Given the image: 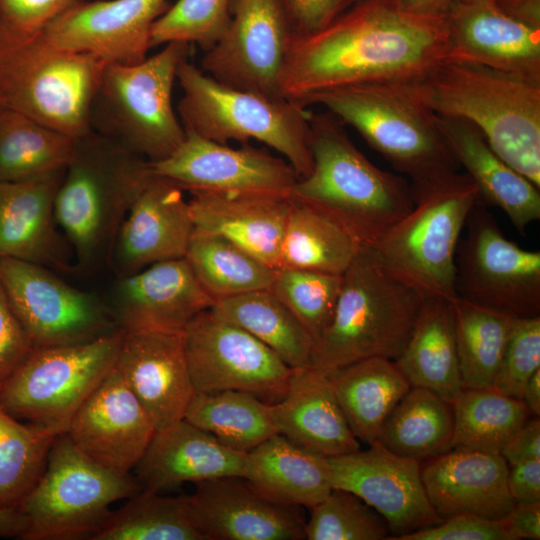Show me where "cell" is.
<instances>
[{
	"label": "cell",
	"mask_w": 540,
	"mask_h": 540,
	"mask_svg": "<svg viewBox=\"0 0 540 540\" xmlns=\"http://www.w3.org/2000/svg\"><path fill=\"white\" fill-rule=\"evenodd\" d=\"M210 308L260 340L292 369L311 366V337L270 289L220 299Z\"/></svg>",
	"instance_id": "cell-36"
},
{
	"label": "cell",
	"mask_w": 540,
	"mask_h": 540,
	"mask_svg": "<svg viewBox=\"0 0 540 540\" xmlns=\"http://www.w3.org/2000/svg\"><path fill=\"white\" fill-rule=\"evenodd\" d=\"M291 198L279 268L342 275L362 245L340 223L320 209Z\"/></svg>",
	"instance_id": "cell-35"
},
{
	"label": "cell",
	"mask_w": 540,
	"mask_h": 540,
	"mask_svg": "<svg viewBox=\"0 0 540 540\" xmlns=\"http://www.w3.org/2000/svg\"><path fill=\"white\" fill-rule=\"evenodd\" d=\"M390 540H509L502 520L458 514Z\"/></svg>",
	"instance_id": "cell-49"
},
{
	"label": "cell",
	"mask_w": 540,
	"mask_h": 540,
	"mask_svg": "<svg viewBox=\"0 0 540 540\" xmlns=\"http://www.w3.org/2000/svg\"><path fill=\"white\" fill-rule=\"evenodd\" d=\"M306 520L307 540H387L386 520L357 495L333 488L310 508Z\"/></svg>",
	"instance_id": "cell-46"
},
{
	"label": "cell",
	"mask_w": 540,
	"mask_h": 540,
	"mask_svg": "<svg viewBox=\"0 0 540 540\" xmlns=\"http://www.w3.org/2000/svg\"><path fill=\"white\" fill-rule=\"evenodd\" d=\"M195 229L224 237L278 269L292 205L290 193L190 192Z\"/></svg>",
	"instance_id": "cell-28"
},
{
	"label": "cell",
	"mask_w": 540,
	"mask_h": 540,
	"mask_svg": "<svg viewBox=\"0 0 540 540\" xmlns=\"http://www.w3.org/2000/svg\"><path fill=\"white\" fill-rule=\"evenodd\" d=\"M272 411L278 434L305 450L331 458L360 449L328 376L312 366L293 369Z\"/></svg>",
	"instance_id": "cell-30"
},
{
	"label": "cell",
	"mask_w": 540,
	"mask_h": 540,
	"mask_svg": "<svg viewBox=\"0 0 540 540\" xmlns=\"http://www.w3.org/2000/svg\"><path fill=\"white\" fill-rule=\"evenodd\" d=\"M411 188L413 208L372 247L385 269L420 296L453 301L456 252L478 190L458 171Z\"/></svg>",
	"instance_id": "cell-7"
},
{
	"label": "cell",
	"mask_w": 540,
	"mask_h": 540,
	"mask_svg": "<svg viewBox=\"0 0 540 540\" xmlns=\"http://www.w3.org/2000/svg\"><path fill=\"white\" fill-rule=\"evenodd\" d=\"M185 258L214 302L270 289L277 272L224 237L198 229H194Z\"/></svg>",
	"instance_id": "cell-39"
},
{
	"label": "cell",
	"mask_w": 540,
	"mask_h": 540,
	"mask_svg": "<svg viewBox=\"0 0 540 540\" xmlns=\"http://www.w3.org/2000/svg\"><path fill=\"white\" fill-rule=\"evenodd\" d=\"M27 527V518L18 508H0V537L22 539Z\"/></svg>",
	"instance_id": "cell-58"
},
{
	"label": "cell",
	"mask_w": 540,
	"mask_h": 540,
	"mask_svg": "<svg viewBox=\"0 0 540 540\" xmlns=\"http://www.w3.org/2000/svg\"><path fill=\"white\" fill-rule=\"evenodd\" d=\"M446 60L480 64L540 83V29L490 0H456L446 15Z\"/></svg>",
	"instance_id": "cell-24"
},
{
	"label": "cell",
	"mask_w": 540,
	"mask_h": 540,
	"mask_svg": "<svg viewBox=\"0 0 540 540\" xmlns=\"http://www.w3.org/2000/svg\"><path fill=\"white\" fill-rule=\"evenodd\" d=\"M540 369V316L514 318L493 389L522 399L530 377Z\"/></svg>",
	"instance_id": "cell-48"
},
{
	"label": "cell",
	"mask_w": 540,
	"mask_h": 540,
	"mask_svg": "<svg viewBox=\"0 0 540 540\" xmlns=\"http://www.w3.org/2000/svg\"><path fill=\"white\" fill-rule=\"evenodd\" d=\"M360 0H283L295 35L320 30Z\"/></svg>",
	"instance_id": "cell-52"
},
{
	"label": "cell",
	"mask_w": 540,
	"mask_h": 540,
	"mask_svg": "<svg viewBox=\"0 0 540 540\" xmlns=\"http://www.w3.org/2000/svg\"><path fill=\"white\" fill-rule=\"evenodd\" d=\"M115 367L139 400L155 430L184 419L195 393L182 333L125 331Z\"/></svg>",
	"instance_id": "cell-25"
},
{
	"label": "cell",
	"mask_w": 540,
	"mask_h": 540,
	"mask_svg": "<svg viewBox=\"0 0 540 540\" xmlns=\"http://www.w3.org/2000/svg\"><path fill=\"white\" fill-rule=\"evenodd\" d=\"M437 116L465 120L540 187V83L480 64L444 60L399 82Z\"/></svg>",
	"instance_id": "cell-2"
},
{
	"label": "cell",
	"mask_w": 540,
	"mask_h": 540,
	"mask_svg": "<svg viewBox=\"0 0 540 540\" xmlns=\"http://www.w3.org/2000/svg\"><path fill=\"white\" fill-rule=\"evenodd\" d=\"M243 477L272 499L309 509L333 489L328 458L280 434L247 453Z\"/></svg>",
	"instance_id": "cell-33"
},
{
	"label": "cell",
	"mask_w": 540,
	"mask_h": 540,
	"mask_svg": "<svg viewBox=\"0 0 540 540\" xmlns=\"http://www.w3.org/2000/svg\"><path fill=\"white\" fill-rule=\"evenodd\" d=\"M501 520L509 540L540 539V502H515Z\"/></svg>",
	"instance_id": "cell-55"
},
{
	"label": "cell",
	"mask_w": 540,
	"mask_h": 540,
	"mask_svg": "<svg viewBox=\"0 0 540 540\" xmlns=\"http://www.w3.org/2000/svg\"><path fill=\"white\" fill-rule=\"evenodd\" d=\"M194 229L184 190L150 171L118 230L110 262L120 277L184 258Z\"/></svg>",
	"instance_id": "cell-20"
},
{
	"label": "cell",
	"mask_w": 540,
	"mask_h": 540,
	"mask_svg": "<svg viewBox=\"0 0 540 540\" xmlns=\"http://www.w3.org/2000/svg\"><path fill=\"white\" fill-rule=\"evenodd\" d=\"M168 0L82 1L43 31L53 46L94 56L106 64L143 61L151 48V30Z\"/></svg>",
	"instance_id": "cell-19"
},
{
	"label": "cell",
	"mask_w": 540,
	"mask_h": 540,
	"mask_svg": "<svg viewBox=\"0 0 540 540\" xmlns=\"http://www.w3.org/2000/svg\"><path fill=\"white\" fill-rule=\"evenodd\" d=\"M508 472L500 453L470 449H449L421 464L427 498L442 519L458 514L503 518L514 504Z\"/></svg>",
	"instance_id": "cell-27"
},
{
	"label": "cell",
	"mask_w": 540,
	"mask_h": 540,
	"mask_svg": "<svg viewBox=\"0 0 540 540\" xmlns=\"http://www.w3.org/2000/svg\"><path fill=\"white\" fill-rule=\"evenodd\" d=\"M463 388H492L514 317L462 298L451 301Z\"/></svg>",
	"instance_id": "cell-41"
},
{
	"label": "cell",
	"mask_w": 540,
	"mask_h": 540,
	"mask_svg": "<svg viewBox=\"0 0 540 540\" xmlns=\"http://www.w3.org/2000/svg\"><path fill=\"white\" fill-rule=\"evenodd\" d=\"M321 105L365 141L399 172L420 185L457 172L437 115L399 82H373L333 88L307 102Z\"/></svg>",
	"instance_id": "cell-9"
},
{
	"label": "cell",
	"mask_w": 540,
	"mask_h": 540,
	"mask_svg": "<svg viewBox=\"0 0 540 540\" xmlns=\"http://www.w3.org/2000/svg\"><path fill=\"white\" fill-rule=\"evenodd\" d=\"M82 1L85 0H0V18L17 32L35 34Z\"/></svg>",
	"instance_id": "cell-50"
},
{
	"label": "cell",
	"mask_w": 540,
	"mask_h": 540,
	"mask_svg": "<svg viewBox=\"0 0 540 540\" xmlns=\"http://www.w3.org/2000/svg\"><path fill=\"white\" fill-rule=\"evenodd\" d=\"M452 403L411 387L386 418L377 442L400 456L427 460L451 449Z\"/></svg>",
	"instance_id": "cell-37"
},
{
	"label": "cell",
	"mask_w": 540,
	"mask_h": 540,
	"mask_svg": "<svg viewBox=\"0 0 540 540\" xmlns=\"http://www.w3.org/2000/svg\"><path fill=\"white\" fill-rule=\"evenodd\" d=\"M451 449L498 452L532 415L522 399L493 388H463L452 402Z\"/></svg>",
	"instance_id": "cell-42"
},
{
	"label": "cell",
	"mask_w": 540,
	"mask_h": 540,
	"mask_svg": "<svg viewBox=\"0 0 540 540\" xmlns=\"http://www.w3.org/2000/svg\"><path fill=\"white\" fill-rule=\"evenodd\" d=\"M149 172L146 159L105 135L91 131L74 140L54 210L78 267L91 270L110 261L118 230Z\"/></svg>",
	"instance_id": "cell-4"
},
{
	"label": "cell",
	"mask_w": 540,
	"mask_h": 540,
	"mask_svg": "<svg viewBox=\"0 0 540 540\" xmlns=\"http://www.w3.org/2000/svg\"><path fill=\"white\" fill-rule=\"evenodd\" d=\"M522 400L533 416L540 415V369L528 380L523 391Z\"/></svg>",
	"instance_id": "cell-59"
},
{
	"label": "cell",
	"mask_w": 540,
	"mask_h": 540,
	"mask_svg": "<svg viewBox=\"0 0 540 540\" xmlns=\"http://www.w3.org/2000/svg\"><path fill=\"white\" fill-rule=\"evenodd\" d=\"M394 362L411 387L454 401L463 386L451 301L423 299L405 348Z\"/></svg>",
	"instance_id": "cell-32"
},
{
	"label": "cell",
	"mask_w": 540,
	"mask_h": 540,
	"mask_svg": "<svg viewBox=\"0 0 540 540\" xmlns=\"http://www.w3.org/2000/svg\"><path fill=\"white\" fill-rule=\"evenodd\" d=\"M493 2L513 19L540 29V0H497Z\"/></svg>",
	"instance_id": "cell-56"
},
{
	"label": "cell",
	"mask_w": 540,
	"mask_h": 540,
	"mask_svg": "<svg viewBox=\"0 0 540 540\" xmlns=\"http://www.w3.org/2000/svg\"><path fill=\"white\" fill-rule=\"evenodd\" d=\"M508 489L514 503L540 502V459L512 465L508 472Z\"/></svg>",
	"instance_id": "cell-54"
},
{
	"label": "cell",
	"mask_w": 540,
	"mask_h": 540,
	"mask_svg": "<svg viewBox=\"0 0 540 540\" xmlns=\"http://www.w3.org/2000/svg\"><path fill=\"white\" fill-rule=\"evenodd\" d=\"M195 392L239 390L276 403L288 388L293 369L274 351L211 308L182 332Z\"/></svg>",
	"instance_id": "cell-15"
},
{
	"label": "cell",
	"mask_w": 540,
	"mask_h": 540,
	"mask_svg": "<svg viewBox=\"0 0 540 540\" xmlns=\"http://www.w3.org/2000/svg\"><path fill=\"white\" fill-rule=\"evenodd\" d=\"M176 79L182 89L177 114L185 130L227 144L255 140L278 152L299 179L312 169L306 108L284 98L225 85L183 60Z\"/></svg>",
	"instance_id": "cell-8"
},
{
	"label": "cell",
	"mask_w": 540,
	"mask_h": 540,
	"mask_svg": "<svg viewBox=\"0 0 540 540\" xmlns=\"http://www.w3.org/2000/svg\"><path fill=\"white\" fill-rule=\"evenodd\" d=\"M490 1H497V0H490Z\"/></svg>",
	"instance_id": "cell-60"
},
{
	"label": "cell",
	"mask_w": 540,
	"mask_h": 540,
	"mask_svg": "<svg viewBox=\"0 0 540 540\" xmlns=\"http://www.w3.org/2000/svg\"><path fill=\"white\" fill-rule=\"evenodd\" d=\"M106 63L25 34L0 18V108L72 139L92 131L91 109Z\"/></svg>",
	"instance_id": "cell-6"
},
{
	"label": "cell",
	"mask_w": 540,
	"mask_h": 540,
	"mask_svg": "<svg viewBox=\"0 0 540 540\" xmlns=\"http://www.w3.org/2000/svg\"><path fill=\"white\" fill-rule=\"evenodd\" d=\"M91 540H204L189 495L139 491L112 512Z\"/></svg>",
	"instance_id": "cell-43"
},
{
	"label": "cell",
	"mask_w": 540,
	"mask_h": 540,
	"mask_svg": "<svg viewBox=\"0 0 540 540\" xmlns=\"http://www.w3.org/2000/svg\"><path fill=\"white\" fill-rule=\"evenodd\" d=\"M328 463L333 488L360 497L386 520L396 536L443 520L427 498L422 462L417 459L400 456L375 441L367 450L331 457Z\"/></svg>",
	"instance_id": "cell-18"
},
{
	"label": "cell",
	"mask_w": 540,
	"mask_h": 540,
	"mask_svg": "<svg viewBox=\"0 0 540 540\" xmlns=\"http://www.w3.org/2000/svg\"><path fill=\"white\" fill-rule=\"evenodd\" d=\"M155 432L115 366L79 407L66 431L86 456L120 474L132 473Z\"/></svg>",
	"instance_id": "cell-22"
},
{
	"label": "cell",
	"mask_w": 540,
	"mask_h": 540,
	"mask_svg": "<svg viewBox=\"0 0 540 540\" xmlns=\"http://www.w3.org/2000/svg\"><path fill=\"white\" fill-rule=\"evenodd\" d=\"M190 47L172 42L139 63L106 64L91 109L101 120L99 133L149 162L174 152L186 131L173 106V87Z\"/></svg>",
	"instance_id": "cell-10"
},
{
	"label": "cell",
	"mask_w": 540,
	"mask_h": 540,
	"mask_svg": "<svg viewBox=\"0 0 540 540\" xmlns=\"http://www.w3.org/2000/svg\"><path fill=\"white\" fill-rule=\"evenodd\" d=\"M246 458L182 419L155 432L133 475L141 490L162 493L187 482L243 477Z\"/></svg>",
	"instance_id": "cell-29"
},
{
	"label": "cell",
	"mask_w": 540,
	"mask_h": 540,
	"mask_svg": "<svg viewBox=\"0 0 540 540\" xmlns=\"http://www.w3.org/2000/svg\"><path fill=\"white\" fill-rule=\"evenodd\" d=\"M185 131L184 140L168 157L148 161L153 174L184 191L290 193L299 179L283 157L249 143L234 148Z\"/></svg>",
	"instance_id": "cell-17"
},
{
	"label": "cell",
	"mask_w": 540,
	"mask_h": 540,
	"mask_svg": "<svg viewBox=\"0 0 540 540\" xmlns=\"http://www.w3.org/2000/svg\"><path fill=\"white\" fill-rule=\"evenodd\" d=\"M342 275L320 271L278 268L270 290L300 322L314 343L330 325Z\"/></svg>",
	"instance_id": "cell-45"
},
{
	"label": "cell",
	"mask_w": 540,
	"mask_h": 540,
	"mask_svg": "<svg viewBox=\"0 0 540 540\" xmlns=\"http://www.w3.org/2000/svg\"><path fill=\"white\" fill-rule=\"evenodd\" d=\"M0 284L33 347L84 343L121 329L107 303L44 266L0 258Z\"/></svg>",
	"instance_id": "cell-14"
},
{
	"label": "cell",
	"mask_w": 540,
	"mask_h": 540,
	"mask_svg": "<svg viewBox=\"0 0 540 540\" xmlns=\"http://www.w3.org/2000/svg\"><path fill=\"white\" fill-rule=\"evenodd\" d=\"M439 130L459 166L475 184L479 199L500 208L519 232L540 218V187L510 166L473 124L437 116Z\"/></svg>",
	"instance_id": "cell-31"
},
{
	"label": "cell",
	"mask_w": 540,
	"mask_h": 540,
	"mask_svg": "<svg viewBox=\"0 0 540 540\" xmlns=\"http://www.w3.org/2000/svg\"><path fill=\"white\" fill-rule=\"evenodd\" d=\"M1 109V108H0Z\"/></svg>",
	"instance_id": "cell-61"
},
{
	"label": "cell",
	"mask_w": 540,
	"mask_h": 540,
	"mask_svg": "<svg viewBox=\"0 0 540 540\" xmlns=\"http://www.w3.org/2000/svg\"><path fill=\"white\" fill-rule=\"evenodd\" d=\"M309 122L313 165L291 197L332 217L362 246H373L413 208L411 185L375 166L329 111L310 114Z\"/></svg>",
	"instance_id": "cell-3"
},
{
	"label": "cell",
	"mask_w": 540,
	"mask_h": 540,
	"mask_svg": "<svg viewBox=\"0 0 540 540\" xmlns=\"http://www.w3.org/2000/svg\"><path fill=\"white\" fill-rule=\"evenodd\" d=\"M456 0H396L405 10L427 17H446Z\"/></svg>",
	"instance_id": "cell-57"
},
{
	"label": "cell",
	"mask_w": 540,
	"mask_h": 540,
	"mask_svg": "<svg viewBox=\"0 0 540 540\" xmlns=\"http://www.w3.org/2000/svg\"><path fill=\"white\" fill-rule=\"evenodd\" d=\"M327 376L352 433L368 445L411 388L396 363L382 357L354 362Z\"/></svg>",
	"instance_id": "cell-34"
},
{
	"label": "cell",
	"mask_w": 540,
	"mask_h": 540,
	"mask_svg": "<svg viewBox=\"0 0 540 540\" xmlns=\"http://www.w3.org/2000/svg\"><path fill=\"white\" fill-rule=\"evenodd\" d=\"M213 302L184 257L118 277L107 304L122 330L181 334Z\"/></svg>",
	"instance_id": "cell-23"
},
{
	"label": "cell",
	"mask_w": 540,
	"mask_h": 540,
	"mask_svg": "<svg viewBox=\"0 0 540 540\" xmlns=\"http://www.w3.org/2000/svg\"><path fill=\"white\" fill-rule=\"evenodd\" d=\"M465 226L456 252L457 296L514 318L540 316V252L506 238L479 201Z\"/></svg>",
	"instance_id": "cell-13"
},
{
	"label": "cell",
	"mask_w": 540,
	"mask_h": 540,
	"mask_svg": "<svg viewBox=\"0 0 540 540\" xmlns=\"http://www.w3.org/2000/svg\"><path fill=\"white\" fill-rule=\"evenodd\" d=\"M500 454L510 466L540 459L539 416L529 417L508 439Z\"/></svg>",
	"instance_id": "cell-53"
},
{
	"label": "cell",
	"mask_w": 540,
	"mask_h": 540,
	"mask_svg": "<svg viewBox=\"0 0 540 540\" xmlns=\"http://www.w3.org/2000/svg\"><path fill=\"white\" fill-rule=\"evenodd\" d=\"M74 139L16 111L0 109V182L64 169Z\"/></svg>",
	"instance_id": "cell-40"
},
{
	"label": "cell",
	"mask_w": 540,
	"mask_h": 540,
	"mask_svg": "<svg viewBox=\"0 0 540 540\" xmlns=\"http://www.w3.org/2000/svg\"><path fill=\"white\" fill-rule=\"evenodd\" d=\"M230 4L231 0H177L153 24L151 48L180 42L210 50L227 30Z\"/></svg>",
	"instance_id": "cell-47"
},
{
	"label": "cell",
	"mask_w": 540,
	"mask_h": 540,
	"mask_svg": "<svg viewBox=\"0 0 540 540\" xmlns=\"http://www.w3.org/2000/svg\"><path fill=\"white\" fill-rule=\"evenodd\" d=\"M32 349L33 345L13 313L0 284V388Z\"/></svg>",
	"instance_id": "cell-51"
},
{
	"label": "cell",
	"mask_w": 540,
	"mask_h": 540,
	"mask_svg": "<svg viewBox=\"0 0 540 540\" xmlns=\"http://www.w3.org/2000/svg\"><path fill=\"white\" fill-rule=\"evenodd\" d=\"M56 429L13 417L0 407V508H18L42 476Z\"/></svg>",
	"instance_id": "cell-44"
},
{
	"label": "cell",
	"mask_w": 540,
	"mask_h": 540,
	"mask_svg": "<svg viewBox=\"0 0 540 540\" xmlns=\"http://www.w3.org/2000/svg\"><path fill=\"white\" fill-rule=\"evenodd\" d=\"M448 49L446 17L411 13L396 0H360L320 30L294 35L279 91L306 108L333 88L414 79L446 60Z\"/></svg>",
	"instance_id": "cell-1"
},
{
	"label": "cell",
	"mask_w": 540,
	"mask_h": 540,
	"mask_svg": "<svg viewBox=\"0 0 540 540\" xmlns=\"http://www.w3.org/2000/svg\"><path fill=\"white\" fill-rule=\"evenodd\" d=\"M192 516L204 540H304L300 506L265 495L242 476L195 483Z\"/></svg>",
	"instance_id": "cell-21"
},
{
	"label": "cell",
	"mask_w": 540,
	"mask_h": 540,
	"mask_svg": "<svg viewBox=\"0 0 540 540\" xmlns=\"http://www.w3.org/2000/svg\"><path fill=\"white\" fill-rule=\"evenodd\" d=\"M423 299L385 269L372 246H362L342 274L332 321L313 345L311 366L328 375L371 357L395 361Z\"/></svg>",
	"instance_id": "cell-5"
},
{
	"label": "cell",
	"mask_w": 540,
	"mask_h": 540,
	"mask_svg": "<svg viewBox=\"0 0 540 540\" xmlns=\"http://www.w3.org/2000/svg\"><path fill=\"white\" fill-rule=\"evenodd\" d=\"M139 491L132 473L101 466L63 432L53 442L42 476L18 506L28 521L22 539L91 540L112 513L110 506Z\"/></svg>",
	"instance_id": "cell-11"
},
{
	"label": "cell",
	"mask_w": 540,
	"mask_h": 540,
	"mask_svg": "<svg viewBox=\"0 0 540 540\" xmlns=\"http://www.w3.org/2000/svg\"><path fill=\"white\" fill-rule=\"evenodd\" d=\"M122 335L118 329L84 343L33 347L0 388V407L19 420L66 432L115 366Z\"/></svg>",
	"instance_id": "cell-12"
},
{
	"label": "cell",
	"mask_w": 540,
	"mask_h": 540,
	"mask_svg": "<svg viewBox=\"0 0 540 540\" xmlns=\"http://www.w3.org/2000/svg\"><path fill=\"white\" fill-rule=\"evenodd\" d=\"M184 419L226 447L244 453L278 434L272 403L239 390L195 392Z\"/></svg>",
	"instance_id": "cell-38"
},
{
	"label": "cell",
	"mask_w": 540,
	"mask_h": 540,
	"mask_svg": "<svg viewBox=\"0 0 540 540\" xmlns=\"http://www.w3.org/2000/svg\"><path fill=\"white\" fill-rule=\"evenodd\" d=\"M64 169L16 182H0V258L72 270V251L55 217Z\"/></svg>",
	"instance_id": "cell-26"
},
{
	"label": "cell",
	"mask_w": 540,
	"mask_h": 540,
	"mask_svg": "<svg viewBox=\"0 0 540 540\" xmlns=\"http://www.w3.org/2000/svg\"><path fill=\"white\" fill-rule=\"evenodd\" d=\"M294 35L283 0H231L227 30L200 68L225 85L282 97L279 79Z\"/></svg>",
	"instance_id": "cell-16"
}]
</instances>
